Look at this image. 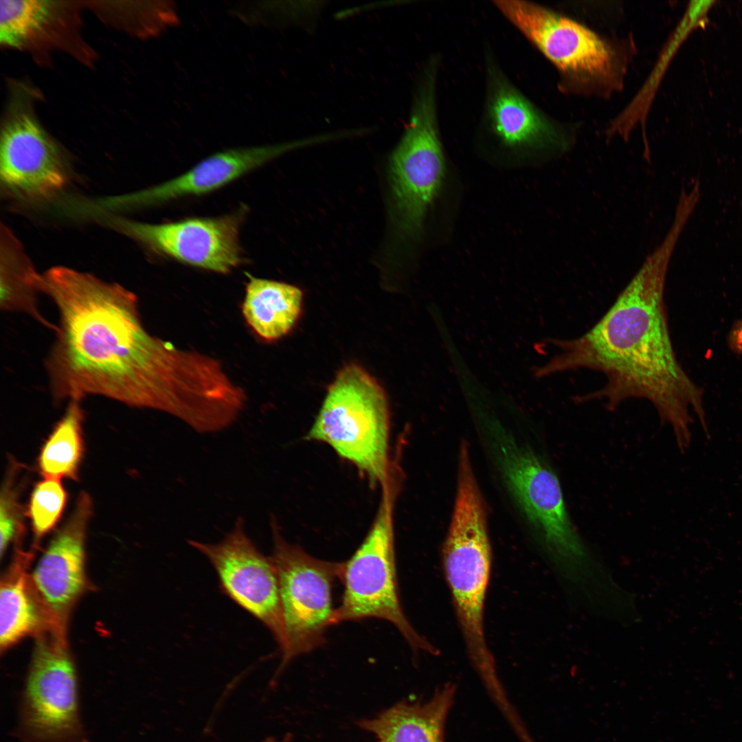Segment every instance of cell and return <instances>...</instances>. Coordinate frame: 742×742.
I'll list each match as a JSON object with an SVG mask.
<instances>
[{
  "instance_id": "1",
  "label": "cell",
  "mask_w": 742,
  "mask_h": 742,
  "mask_svg": "<svg viewBox=\"0 0 742 742\" xmlns=\"http://www.w3.org/2000/svg\"><path fill=\"white\" fill-rule=\"evenodd\" d=\"M42 276L59 315L45 360L56 400L102 396L168 413L201 433L222 423L238 387L218 359L150 334L137 297L117 283L60 266Z\"/></svg>"
},
{
  "instance_id": "2",
  "label": "cell",
  "mask_w": 742,
  "mask_h": 742,
  "mask_svg": "<svg viewBox=\"0 0 742 742\" xmlns=\"http://www.w3.org/2000/svg\"><path fill=\"white\" fill-rule=\"evenodd\" d=\"M671 227L662 243L603 315L576 337L549 340L554 353L534 370L537 378L589 370L605 377L599 389L577 401H603L614 409L631 398L644 399L670 425L683 451L690 445V407L708 431L702 390L688 378L675 355L664 302L668 264L682 234Z\"/></svg>"
},
{
  "instance_id": "3",
  "label": "cell",
  "mask_w": 742,
  "mask_h": 742,
  "mask_svg": "<svg viewBox=\"0 0 742 742\" xmlns=\"http://www.w3.org/2000/svg\"><path fill=\"white\" fill-rule=\"evenodd\" d=\"M487 513L471 460L458 462L457 486L442 563L471 664L491 697L504 693L486 640L484 603L491 573Z\"/></svg>"
},
{
  "instance_id": "4",
  "label": "cell",
  "mask_w": 742,
  "mask_h": 742,
  "mask_svg": "<svg viewBox=\"0 0 742 742\" xmlns=\"http://www.w3.org/2000/svg\"><path fill=\"white\" fill-rule=\"evenodd\" d=\"M306 438L330 446L373 485L396 464L390 454V412L384 390L363 368L348 364L336 375Z\"/></svg>"
},
{
  "instance_id": "5",
  "label": "cell",
  "mask_w": 742,
  "mask_h": 742,
  "mask_svg": "<svg viewBox=\"0 0 742 742\" xmlns=\"http://www.w3.org/2000/svg\"><path fill=\"white\" fill-rule=\"evenodd\" d=\"M401 474L394 473L381 486V498L374 521L363 542L346 561L339 578L344 585L333 624L378 618L392 623L417 651L439 653L414 629L398 596L394 537V505Z\"/></svg>"
},
{
  "instance_id": "6",
  "label": "cell",
  "mask_w": 742,
  "mask_h": 742,
  "mask_svg": "<svg viewBox=\"0 0 742 742\" xmlns=\"http://www.w3.org/2000/svg\"><path fill=\"white\" fill-rule=\"evenodd\" d=\"M440 63L428 60L418 76L409 122L391 154L392 211L397 232L414 238L423 225L445 177L440 137L437 82Z\"/></svg>"
},
{
  "instance_id": "7",
  "label": "cell",
  "mask_w": 742,
  "mask_h": 742,
  "mask_svg": "<svg viewBox=\"0 0 742 742\" xmlns=\"http://www.w3.org/2000/svg\"><path fill=\"white\" fill-rule=\"evenodd\" d=\"M493 4L556 67L571 89L605 93L620 87L623 62L610 42L532 2L498 0Z\"/></svg>"
},
{
  "instance_id": "8",
  "label": "cell",
  "mask_w": 742,
  "mask_h": 742,
  "mask_svg": "<svg viewBox=\"0 0 742 742\" xmlns=\"http://www.w3.org/2000/svg\"><path fill=\"white\" fill-rule=\"evenodd\" d=\"M472 408L497 466L522 515L547 551L563 550L578 539L556 473L528 445L478 403Z\"/></svg>"
},
{
  "instance_id": "9",
  "label": "cell",
  "mask_w": 742,
  "mask_h": 742,
  "mask_svg": "<svg viewBox=\"0 0 742 742\" xmlns=\"http://www.w3.org/2000/svg\"><path fill=\"white\" fill-rule=\"evenodd\" d=\"M34 637L16 737L23 742H88L80 713L76 669L66 634L47 629Z\"/></svg>"
},
{
  "instance_id": "10",
  "label": "cell",
  "mask_w": 742,
  "mask_h": 742,
  "mask_svg": "<svg viewBox=\"0 0 742 742\" xmlns=\"http://www.w3.org/2000/svg\"><path fill=\"white\" fill-rule=\"evenodd\" d=\"M271 527L284 631L280 673L294 657L324 642L326 629L334 625L331 591L341 563L318 559L288 543L273 517Z\"/></svg>"
},
{
  "instance_id": "11",
  "label": "cell",
  "mask_w": 742,
  "mask_h": 742,
  "mask_svg": "<svg viewBox=\"0 0 742 742\" xmlns=\"http://www.w3.org/2000/svg\"><path fill=\"white\" fill-rule=\"evenodd\" d=\"M188 543L208 559L222 592L267 627L281 651L284 631L276 570L247 536L243 519L216 543Z\"/></svg>"
},
{
  "instance_id": "12",
  "label": "cell",
  "mask_w": 742,
  "mask_h": 742,
  "mask_svg": "<svg viewBox=\"0 0 742 742\" xmlns=\"http://www.w3.org/2000/svg\"><path fill=\"white\" fill-rule=\"evenodd\" d=\"M243 210L217 217L151 224L117 218L113 224L152 251L194 267L227 273L243 262L239 231Z\"/></svg>"
},
{
  "instance_id": "13",
  "label": "cell",
  "mask_w": 742,
  "mask_h": 742,
  "mask_svg": "<svg viewBox=\"0 0 742 742\" xmlns=\"http://www.w3.org/2000/svg\"><path fill=\"white\" fill-rule=\"evenodd\" d=\"M92 508L90 495L82 491L69 517L30 573L32 585L52 627L64 632L71 610L87 588L85 546Z\"/></svg>"
},
{
  "instance_id": "14",
  "label": "cell",
  "mask_w": 742,
  "mask_h": 742,
  "mask_svg": "<svg viewBox=\"0 0 742 742\" xmlns=\"http://www.w3.org/2000/svg\"><path fill=\"white\" fill-rule=\"evenodd\" d=\"M0 178L7 190L31 200L49 198L68 181L59 148L27 111L10 113L2 127Z\"/></svg>"
},
{
  "instance_id": "15",
  "label": "cell",
  "mask_w": 742,
  "mask_h": 742,
  "mask_svg": "<svg viewBox=\"0 0 742 742\" xmlns=\"http://www.w3.org/2000/svg\"><path fill=\"white\" fill-rule=\"evenodd\" d=\"M485 95L480 131L512 151L565 149L559 126L510 80L493 53L485 52Z\"/></svg>"
},
{
  "instance_id": "16",
  "label": "cell",
  "mask_w": 742,
  "mask_h": 742,
  "mask_svg": "<svg viewBox=\"0 0 742 742\" xmlns=\"http://www.w3.org/2000/svg\"><path fill=\"white\" fill-rule=\"evenodd\" d=\"M303 140L225 149L203 159L183 174L128 197L131 203L150 205L215 191L297 148Z\"/></svg>"
},
{
  "instance_id": "17",
  "label": "cell",
  "mask_w": 742,
  "mask_h": 742,
  "mask_svg": "<svg viewBox=\"0 0 742 742\" xmlns=\"http://www.w3.org/2000/svg\"><path fill=\"white\" fill-rule=\"evenodd\" d=\"M456 691V686L448 683L428 701H401L357 724L372 734L374 742H445V723Z\"/></svg>"
},
{
  "instance_id": "18",
  "label": "cell",
  "mask_w": 742,
  "mask_h": 742,
  "mask_svg": "<svg viewBox=\"0 0 742 742\" xmlns=\"http://www.w3.org/2000/svg\"><path fill=\"white\" fill-rule=\"evenodd\" d=\"M20 548L1 580L0 647L5 651L29 635L52 629L31 583L28 567L34 556Z\"/></svg>"
},
{
  "instance_id": "19",
  "label": "cell",
  "mask_w": 742,
  "mask_h": 742,
  "mask_svg": "<svg viewBox=\"0 0 742 742\" xmlns=\"http://www.w3.org/2000/svg\"><path fill=\"white\" fill-rule=\"evenodd\" d=\"M243 315L261 338L273 341L286 335L298 319L302 292L293 285L248 276Z\"/></svg>"
},
{
  "instance_id": "20",
  "label": "cell",
  "mask_w": 742,
  "mask_h": 742,
  "mask_svg": "<svg viewBox=\"0 0 742 742\" xmlns=\"http://www.w3.org/2000/svg\"><path fill=\"white\" fill-rule=\"evenodd\" d=\"M63 2L5 0L0 2V41L5 47L30 49L58 36L71 6Z\"/></svg>"
},
{
  "instance_id": "21",
  "label": "cell",
  "mask_w": 742,
  "mask_h": 742,
  "mask_svg": "<svg viewBox=\"0 0 742 742\" xmlns=\"http://www.w3.org/2000/svg\"><path fill=\"white\" fill-rule=\"evenodd\" d=\"M43 276L35 270L21 245L11 231L1 226L0 308L25 313L45 327L57 330L39 311L37 295L41 292Z\"/></svg>"
},
{
  "instance_id": "22",
  "label": "cell",
  "mask_w": 742,
  "mask_h": 742,
  "mask_svg": "<svg viewBox=\"0 0 742 742\" xmlns=\"http://www.w3.org/2000/svg\"><path fill=\"white\" fill-rule=\"evenodd\" d=\"M80 401H69L65 413L43 445L38 468L43 477L77 480L84 452Z\"/></svg>"
},
{
  "instance_id": "23",
  "label": "cell",
  "mask_w": 742,
  "mask_h": 742,
  "mask_svg": "<svg viewBox=\"0 0 742 742\" xmlns=\"http://www.w3.org/2000/svg\"><path fill=\"white\" fill-rule=\"evenodd\" d=\"M61 480L43 477L35 485L27 510L37 545L58 522L65 507L67 493Z\"/></svg>"
},
{
  "instance_id": "24",
  "label": "cell",
  "mask_w": 742,
  "mask_h": 742,
  "mask_svg": "<svg viewBox=\"0 0 742 742\" xmlns=\"http://www.w3.org/2000/svg\"><path fill=\"white\" fill-rule=\"evenodd\" d=\"M21 465L10 461L4 479L0 499V552L4 555L12 542L18 543L25 534L22 506L16 478Z\"/></svg>"
},
{
  "instance_id": "25",
  "label": "cell",
  "mask_w": 742,
  "mask_h": 742,
  "mask_svg": "<svg viewBox=\"0 0 742 742\" xmlns=\"http://www.w3.org/2000/svg\"><path fill=\"white\" fill-rule=\"evenodd\" d=\"M727 343L732 352L742 355V319L737 320L731 326Z\"/></svg>"
},
{
  "instance_id": "26",
  "label": "cell",
  "mask_w": 742,
  "mask_h": 742,
  "mask_svg": "<svg viewBox=\"0 0 742 742\" xmlns=\"http://www.w3.org/2000/svg\"><path fill=\"white\" fill-rule=\"evenodd\" d=\"M263 742H292V736L290 734H286L281 739L268 737Z\"/></svg>"
}]
</instances>
